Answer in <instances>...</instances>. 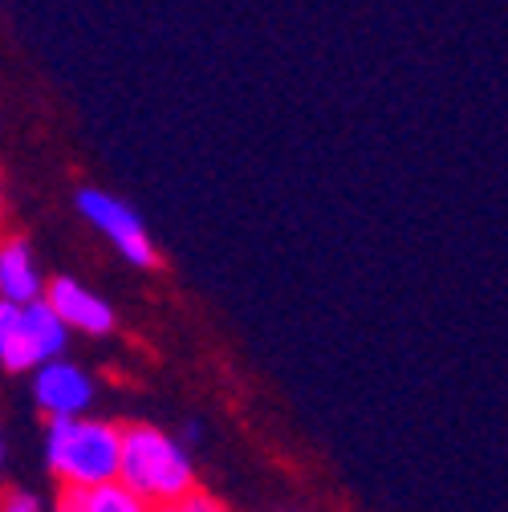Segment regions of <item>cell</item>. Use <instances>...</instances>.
<instances>
[{"label":"cell","instance_id":"cell-3","mask_svg":"<svg viewBox=\"0 0 508 512\" xmlns=\"http://www.w3.org/2000/svg\"><path fill=\"white\" fill-rule=\"evenodd\" d=\"M78 208H82L86 220H94V224L118 244V252L126 256V261H135V265H155V248H151V240H147L143 220H139L131 208H126L122 200L106 196V191H82V196H78Z\"/></svg>","mask_w":508,"mask_h":512},{"label":"cell","instance_id":"cell-5","mask_svg":"<svg viewBox=\"0 0 508 512\" xmlns=\"http://www.w3.org/2000/svg\"><path fill=\"white\" fill-rule=\"evenodd\" d=\"M45 301L57 309L61 322L78 326V330H86V334H106V330L114 326L110 305H106L102 297H94L90 289H82L78 281H70V277H53Z\"/></svg>","mask_w":508,"mask_h":512},{"label":"cell","instance_id":"cell-2","mask_svg":"<svg viewBox=\"0 0 508 512\" xmlns=\"http://www.w3.org/2000/svg\"><path fill=\"white\" fill-rule=\"evenodd\" d=\"M122 484L147 504H179L192 488V460L155 427H131L122 439Z\"/></svg>","mask_w":508,"mask_h":512},{"label":"cell","instance_id":"cell-8","mask_svg":"<svg viewBox=\"0 0 508 512\" xmlns=\"http://www.w3.org/2000/svg\"><path fill=\"white\" fill-rule=\"evenodd\" d=\"M25 313V334H29V346H33V358L37 362H49L66 350V322L57 317V309L41 297L33 305H21Z\"/></svg>","mask_w":508,"mask_h":512},{"label":"cell","instance_id":"cell-11","mask_svg":"<svg viewBox=\"0 0 508 512\" xmlns=\"http://www.w3.org/2000/svg\"><path fill=\"white\" fill-rule=\"evenodd\" d=\"M5 512H45L41 500L33 492H9L5 496Z\"/></svg>","mask_w":508,"mask_h":512},{"label":"cell","instance_id":"cell-7","mask_svg":"<svg viewBox=\"0 0 508 512\" xmlns=\"http://www.w3.org/2000/svg\"><path fill=\"white\" fill-rule=\"evenodd\" d=\"M0 293H5V301L13 305H33L41 301V285H37V273H33V261H29V248L21 240L5 244V252H0Z\"/></svg>","mask_w":508,"mask_h":512},{"label":"cell","instance_id":"cell-10","mask_svg":"<svg viewBox=\"0 0 508 512\" xmlns=\"http://www.w3.org/2000/svg\"><path fill=\"white\" fill-rule=\"evenodd\" d=\"M171 512H224V504L216 496H208V492H187Z\"/></svg>","mask_w":508,"mask_h":512},{"label":"cell","instance_id":"cell-4","mask_svg":"<svg viewBox=\"0 0 508 512\" xmlns=\"http://www.w3.org/2000/svg\"><path fill=\"white\" fill-rule=\"evenodd\" d=\"M33 395L49 419H78L94 399V382L70 362H45L33 378Z\"/></svg>","mask_w":508,"mask_h":512},{"label":"cell","instance_id":"cell-9","mask_svg":"<svg viewBox=\"0 0 508 512\" xmlns=\"http://www.w3.org/2000/svg\"><path fill=\"white\" fill-rule=\"evenodd\" d=\"M0 358H5V370H25L37 362L29 334H25V313L13 301L0 305Z\"/></svg>","mask_w":508,"mask_h":512},{"label":"cell","instance_id":"cell-6","mask_svg":"<svg viewBox=\"0 0 508 512\" xmlns=\"http://www.w3.org/2000/svg\"><path fill=\"white\" fill-rule=\"evenodd\" d=\"M61 512H151L147 500H139L122 480L98 484V488H66Z\"/></svg>","mask_w":508,"mask_h":512},{"label":"cell","instance_id":"cell-1","mask_svg":"<svg viewBox=\"0 0 508 512\" xmlns=\"http://www.w3.org/2000/svg\"><path fill=\"white\" fill-rule=\"evenodd\" d=\"M126 431L86 419H53L45 435V460L70 488H98L122 480Z\"/></svg>","mask_w":508,"mask_h":512}]
</instances>
